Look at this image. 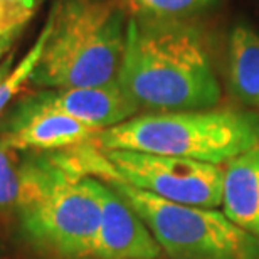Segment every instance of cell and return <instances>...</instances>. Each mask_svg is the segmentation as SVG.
<instances>
[{
  "instance_id": "cell-11",
  "label": "cell",
  "mask_w": 259,
  "mask_h": 259,
  "mask_svg": "<svg viewBox=\"0 0 259 259\" xmlns=\"http://www.w3.org/2000/svg\"><path fill=\"white\" fill-rule=\"evenodd\" d=\"M231 91L242 105L259 110V34L247 24H237L227 42Z\"/></svg>"
},
{
  "instance_id": "cell-16",
  "label": "cell",
  "mask_w": 259,
  "mask_h": 259,
  "mask_svg": "<svg viewBox=\"0 0 259 259\" xmlns=\"http://www.w3.org/2000/svg\"><path fill=\"white\" fill-rule=\"evenodd\" d=\"M14 54H9L4 61H0V82L9 76V72L14 69Z\"/></svg>"
},
{
  "instance_id": "cell-3",
  "label": "cell",
  "mask_w": 259,
  "mask_h": 259,
  "mask_svg": "<svg viewBox=\"0 0 259 259\" xmlns=\"http://www.w3.org/2000/svg\"><path fill=\"white\" fill-rule=\"evenodd\" d=\"M15 210L39 249L63 259L93 256L101 221L98 179L76 174L56 155L22 160Z\"/></svg>"
},
{
  "instance_id": "cell-5",
  "label": "cell",
  "mask_w": 259,
  "mask_h": 259,
  "mask_svg": "<svg viewBox=\"0 0 259 259\" xmlns=\"http://www.w3.org/2000/svg\"><path fill=\"white\" fill-rule=\"evenodd\" d=\"M95 142L101 150H128L222 165L259 147V115L214 108L150 111L103 130Z\"/></svg>"
},
{
  "instance_id": "cell-10",
  "label": "cell",
  "mask_w": 259,
  "mask_h": 259,
  "mask_svg": "<svg viewBox=\"0 0 259 259\" xmlns=\"http://www.w3.org/2000/svg\"><path fill=\"white\" fill-rule=\"evenodd\" d=\"M221 205L232 224L259 239V147L226 163Z\"/></svg>"
},
{
  "instance_id": "cell-15",
  "label": "cell",
  "mask_w": 259,
  "mask_h": 259,
  "mask_svg": "<svg viewBox=\"0 0 259 259\" xmlns=\"http://www.w3.org/2000/svg\"><path fill=\"white\" fill-rule=\"evenodd\" d=\"M20 32H22V30H17V32H12V34H9L0 39V61H4L10 54V49H12L15 40L19 39Z\"/></svg>"
},
{
  "instance_id": "cell-7",
  "label": "cell",
  "mask_w": 259,
  "mask_h": 259,
  "mask_svg": "<svg viewBox=\"0 0 259 259\" xmlns=\"http://www.w3.org/2000/svg\"><path fill=\"white\" fill-rule=\"evenodd\" d=\"M100 132L59 111L30 105L24 98L12 108L0 138L19 152H56L95 142Z\"/></svg>"
},
{
  "instance_id": "cell-4",
  "label": "cell",
  "mask_w": 259,
  "mask_h": 259,
  "mask_svg": "<svg viewBox=\"0 0 259 259\" xmlns=\"http://www.w3.org/2000/svg\"><path fill=\"white\" fill-rule=\"evenodd\" d=\"M77 170L106 182L140 215L162 251L175 259H259V239L239 229L222 210L160 199L120 179L100 147L88 145Z\"/></svg>"
},
{
  "instance_id": "cell-6",
  "label": "cell",
  "mask_w": 259,
  "mask_h": 259,
  "mask_svg": "<svg viewBox=\"0 0 259 259\" xmlns=\"http://www.w3.org/2000/svg\"><path fill=\"white\" fill-rule=\"evenodd\" d=\"M125 182L160 199L215 209L222 202L224 170L219 165L165 155L103 150Z\"/></svg>"
},
{
  "instance_id": "cell-1",
  "label": "cell",
  "mask_w": 259,
  "mask_h": 259,
  "mask_svg": "<svg viewBox=\"0 0 259 259\" xmlns=\"http://www.w3.org/2000/svg\"><path fill=\"white\" fill-rule=\"evenodd\" d=\"M116 79L150 111L212 110L221 100L205 37L192 20L130 17Z\"/></svg>"
},
{
  "instance_id": "cell-17",
  "label": "cell",
  "mask_w": 259,
  "mask_h": 259,
  "mask_svg": "<svg viewBox=\"0 0 259 259\" xmlns=\"http://www.w3.org/2000/svg\"><path fill=\"white\" fill-rule=\"evenodd\" d=\"M7 2H12V4H17V5H22V7L29 9V10H37V7L42 4V0H7Z\"/></svg>"
},
{
  "instance_id": "cell-9",
  "label": "cell",
  "mask_w": 259,
  "mask_h": 259,
  "mask_svg": "<svg viewBox=\"0 0 259 259\" xmlns=\"http://www.w3.org/2000/svg\"><path fill=\"white\" fill-rule=\"evenodd\" d=\"M101 221L93 256L98 259H158L162 247L132 205L98 179Z\"/></svg>"
},
{
  "instance_id": "cell-14",
  "label": "cell",
  "mask_w": 259,
  "mask_h": 259,
  "mask_svg": "<svg viewBox=\"0 0 259 259\" xmlns=\"http://www.w3.org/2000/svg\"><path fill=\"white\" fill-rule=\"evenodd\" d=\"M19 150L12 148L0 138V212L15 209L20 190Z\"/></svg>"
},
{
  "instance_id": "cell-8",
  "label": "cell",
  "mask_w": 259,
  "mask_h": 259,
  "mask_svg": "<svg viewBox=\"0 0 259 259\" xmlns=\"http://www.w3.org/2000/svg\"><path fill=\"white\" fill-rule=\"evenodd\" d=\"M24 100L34 106L63 113L98 132L120 125L140 110L118 79L101 86L40 90Z\"/></svg>"
},
{
  "instance_id": "cell-2",
  "label": "cell",
  "mask_w": 259,
  "mask_h": 259,
  "mask_svg": "<svg viewBox=\"0 0 259 259\" xmlns=\"http://www.w3.org/2000/svg\"><path fill=\"white\" fill-rule=\"evenodd\" d=\"M48 19L49 35L32 84L66 90L116 79L130 19L120 0H61Z\"/></svg>"
},
{
  "instance_id": "cell-13",
  "label": "cell",
  "mask_w": 259,
  "mask_h": 259,
  "mask_svg": "<svg viewBox=\"0 0 259 259\" xmlns=\"http://www.w3.org/2000/svg\"><path fill=\"white\" fill-rule=\"evenodd\" d=\"M48 35H49V19L46 20L42 32L39 34L37 40H35L32 48L29 49V53L24 56V59L9 72V76L5 77L2 82H0V115H2V111L5 110V106L14 100V96L22 90V86L25 82L30 81V76H32L35 66H37L40 59V54H42V51H44Z\"/></svg>"
},
{
  "instance_id": "cell-12",
  "label": "cell",
  "mask_w": 259,
  "mask_h": 259,
  "mask_svg": "<svg viewBox=\"0 0 259 259\" xmlns=\"http://www.w3.org/2000/svg\"><path fill=\"white\" fill-rule=\"evenodd\" d=\"M128 17L160 20H192L222 0H120Z\"/></svg>"
}]
</instances>
